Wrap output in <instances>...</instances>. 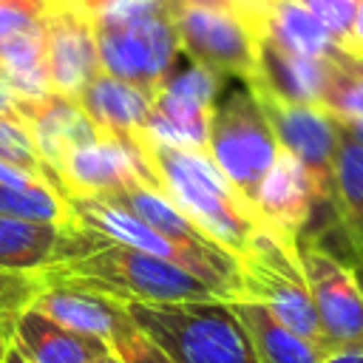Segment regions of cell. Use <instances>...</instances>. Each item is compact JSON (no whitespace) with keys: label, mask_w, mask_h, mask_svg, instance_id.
<instances>
[{"label":"cell","mask_w":363,"mask_h":363,"mask_svg":"<svg viewBox=\"0 0 363 363\" xmlns=\"http://www.w3.org/2000/svg\"><path fill=\"white\" fill-rule=\"evenodd\" d=\"M45 286L79 289L116 303H193L224 301L213 286L187 269L156 255L108 241L85 227H74L71 252L40 272Z\"/></svg>","instance_id":"cell-1"},{"label":"cell","mask_w":363,"mask_h":363,"mask_svg":"<svg viewBox=\"0 0 363 363\" xmlns=\"http://www.w3.org/2000/svg\"><path fill=\"white\" fill-rule=\"evenodd\" d=\"M159 190L221 250L241 258L261 227V216L233 190L207 150H173L133 136Z\"/></svg>","instance_id":"cell-2"},{"label":"cell","mask_w":363,"mask_h":363,"mask_svg":"<svg viewBox=\"0 0 363 363\" xmlns=\"http://www.w3.org/2000/svg\"><path fill=\"white\" fill-rule=\"evenodd\" d=\"M133 326L176 363H258L250 335L227 301L125 303Z\"/></svg>","instance_id":"cell-3"},{"label":"cell","mask_w":363,"mask_h":363,"mask_svg":"<svg viewBox=\"0 0 363 363\" xmlns=\"http://www.w3.org/2000/svg\"><path fill=\"white\" fill-rule=\"evenodd\" d=\"M241 264V298L261 303L278 323L303 340L315 343L323 354H329V343L323 337L306 275L298 258V241L281 235L269 224L261 221L258 233L250 241V250L238 258Z\"/></svg>","instance_id":"cell-4"},{"label":"cell","mask_w":363,"mask_h":363,"mask_svg":"<svg viewBox=\"0 0 363 363\" xmlns=\"http://www.w3.org/2000/svg\"><path fill=\"white\" fill-rule=\"evenodd\" d=\"M68 207H71L74 224H79V227H85V230L108 238V241H116L122 247L156 255L162 261H170L182 269H187L190 275H196L207 286H213L224 301L241 298V264L233 252H227L221 247H210V244L173 241V238L156 233L153 227H147L145 221H139L136 216H130L128 210H122L105 199L71 196Z\"/></svg>","instance_id":"cell-5"},{"label":"cell","mask_w":363,"mask_h":363,"mask_svg":"<svg viewBox=\"0 0 363 363\" xmlns=\"http://www.w3.org/2000/svg\"><path fill=\"white\" fill-rule=\"evenodd\" d=\"M278 139L252 88L238 79L221 99H216L207 153L233 184V190L255 210V196L278 156ZM258 213V210H255Z\"/></svg>","instance_id":"cell-6"},{"label":"cell","mask_w":363,"mask_h":363,"mask_svg":"<svg viewBox=\"0 0 363 363\" xmlns=\"http://www.w3.org/2000/svg\"><path fill=\"white\" fill-rule=\"evenodd\" d=\"M170 23L184 57L213 68L221 77L250 82L258 74V34L235 11L201 9L179 3L170 11Z\"/></svg>","instance_id":"cell-7"},{"label":"cell","mask_w":363,"mask_h":363,"mask_svg":"<svg viewBox=\"0 0 363 363\" xmlns=\"http://www.w3.org/2000/svg\"><path fill=\"white\" fill-rule=\"evenodd\" d=\"M99 68L116 79L133 82L156 96L182 54L170 14L145 17L122 26H94Z\"/></svg>","instance_id":"cell-8"},{"label":"cell","mask_w":363,"mask_h":363,"mask_svg":"<svg viewBox=\"0 0 363 363\" xmlns=\"http://www.w3.org/2000/svg\"><path fill=\"white\" fill-rule=\"evenodd\" d=\"M298 258L306 275V286L323 329V337L332 349L360 346L363 343V292L349 269L320 238L301 235Z\"/></svg>","instance_id":"cell-9"},{"label":"cell","mask_w":363,"mask_h":363,"mask_svg":"<svg viewBox=\"0 0 363 363\" xmlns=\"http://www.w3.org/2000/svg\"><path fill=\"white\" fill-rule=\"evenodd\" d=\"M252 88V85H250ZM258 96L267 122L278 139V147L292 153L309 173L318 204L332 201V184H335V153H337V122L315 108V105H292L284 102L261 88H252Z\"/></svg>","instance_id":"cell-10"},{"label":"cell","mask_w":363,"mask_h":363,"mask_svg":"<svg viewBox=\"0 0 363 363\" xmlns=\"http://www.w3.org/2000/svg\"><path fill=\"white\" fill-rule=\"evenodd\" d=\"M60 182L68 199H111L113 193L133 184H147L159 190L136 139H119L108 133H99L96 142L71 150L60 167Z\"/></svg>","instance_id":"cell-11"},{"label":"cell","mask_w":363,"mask_h":363,"mask_svg":"<svg viewBox=\"0 0 363 363\" xmlns=\"http://www.w3.org/2000/svg\"><path fill=\"white\" fill-rule=\"evenodd\" d=\"M43 40L51 91L77 99L102 71L91 20L74 0H51L43 17Z\"/></svg>","instance_id":"cell-12"},{"label":"cell","mask_w":363,"mask_h":363,"mask_svg":"<svg viewBox=\"0 0 363 363\" xmlns=\"http://www.w3.org/2000/svg\"><path fill=\"white\" fill-rule=\"evenodd\" d=\"M315 204H318V193L306 167L292 153L278 150L255 196V210L261 221L278 230L281 235L298 241L312 218Z\"/></svg>","instance_id":"cell-13"},{"label":"cell","mask_w":363,"mask_h":363,"mask_svg":"<svg viewBox=\"0 0 363 363\" xmlns=\"http://www.w3.org/2000/svg\"><path fill=\"white\" fill-rule=\"evenodd\" d=\"M20 122L31 133L40 156L48 162V167L60 179V167L65 156L82 145H91L99 139L96 125L88 119L82 105L77 99L51 94L45 99L20 102Z\"/></svg>","instance_id":"cell-14"},{"label":"cell","mask_w":363,"mask_h":363,"mask_svg":"<svg viewBox=\"0 0 363 363\" xmlns=\"http://www.w3.org/2000/svg\"><path fill=\"white\" fill-rule=\"evenodd\" d=\"M34 309L60 323L62 329L99 340L108 349L133 329V320L128 309L111 298L94 295V292H79V289H62V286H45V292L34 301Z\"/></svg>","instance_id":"cell-15"},{"label":"cell","mask_w":363,"mask_h":363,"mask_svg":"<svg viewBox=\"0 0 363 363\" xmlns=\"http://www.w3.org/2000/svg\"><path fill=\"white\" fill-rule=\"evenodd\" d=\"M88 119L96 125L99 133L130 139L145 130L150 113H153V94L145 88L116 79L105 71H99L77 96Z\"/></svg>","instance_id":"cell-16"},{"label":"cell","mask_w":363,"mask_h":363,"mask_svg":"<svg viewBox=\"0 0 363 363\" xmlns=\"http://www.w3.org/2000/svg\"><path fill=\"white\" fill-rule=\"evenodd\" d=\"M329 77V60L298 57L267 37L258 40V74L247 82L292 105H320L323 85Z\"/></svg>","instance_id":"cell-17"},{"label":"cell","mask_w":363,"mask_h":363,"mask_svg":"<svg viewBox=\"0 0 363 363\" xmlns=\"http://www.w3.org/2000/svg\"><path fill=\"white\" fill-rule=\"evenodd\" d=\"M74 247V224H43L0 216V269L43 272Z\"/></svg>","instance_id":"cell-18"},{"label":"cell","mask_w":363,"mask_h":363,"mask_svg":"<svg viewBox=\"0 0 363 363\" xmlns=\"http://www.w3.org/2000/svg\"><path fill=\"white\" fill-rule=\"evenodd\" d=\"M14 343L28 357V363H94L111 352L99 340H88L62 329L34 306L17 318Z\"/></svg>","instance_id":"cell-19"},{"label":"cell","mask_w":363,"mask_h":363,"mask_svg":"<svg viewBox=\"0 0 363 363\" xmlns=\"http://www.w3.org/2000/svg\"><path fill=\"white\" fill-rule=\"evenodd\" d=\"M244 332L250 335V343L258 354V363H320L326 354L303 340L301 335L289 332L284 323H278L261 303L255 301H227Z\"/></svg>","instance_id":"cell-20"},{"label":"cell","mask_w":363,"mask_h":363,"mask_svg":"<svg viewBox=\"0 0 363 363\" xmlns=\"http://www.w3.org/2000/svg\"><path fill=\"white\" fill-rule=\"evenodd\" d=\"M261 37H267L269 43H275L289 54L312 57V60H329L340 51L301 0H275L264 11Z\"/></svg>","instance_id":"cell-21"},{"label":"cell","mask_w":363,"mask_h":363,"mask_svg":"<svg viewBox=\"0 0 363 363\" xmlns=\"http://www.w3.org/2000/svg\"><path fill=\"white\" fill-rule=\"evenodd\" d=\"M329 207L349 247H363V145L352 139L340 125Z\"/></svg>","instance_id":"cell-22"},{"label":"cell","mask_w":363,"mask_h":363,"mask_svg":"<svg viewBox=\"0 0 363 363\" xmlns=\"http://www.w3.org/2000/svg\"><path fill=\"white\" fill-rule=\"evenodd\" d=\"M122 210H128L130 216H136L139 221H145L147 227H153L156 233L173 238V241H182V244H210V247H218L213 244L162 190L156 187H147V184H133L128 190H119L113 193L111 199H105Z\"/></svg>","instance_id":"cell-23"},{"label":"cell","mask_w":363,"mask_h":363,"mask_svg":"<svg viewBox=\"0 0 363 363\" xmlns=\"http://www.w3.org/2000/svg\"><path fill=\"white\" fill-rule=\"evenodd\" d=\"M0 216L43 224H74L68 199L51 184L6 187L0 184Z\"/></svg>","instance_id":"cell-24"},{"label":"cell","mask_w":363,"mask_h":363,"mask_svg":"<svg viewBox=\"0 0 363 363\" xmlns=\"http://www.w3.org/2000/svg\"><path fill=\"white\" fill-rule=\"evenodd\" d=\"M318 108L326 111L337 125L363 122V77L352 68L343 51L329 57V77Z\"/></svg>","instance_id":"cell-25"},{"label":"cell","mask_w":363,"mask_h":363,"mask_svg":"<svg viewBox=\"0 0 363 363\" xmlns=\"http://www.w3.org/2000/svg\"><path fill=\"white\" fill-rule=\"evenodd\" d=\"M0 159H6V162H11V164H20V167H26V170H31V173H37V176H43L48 184H54V187L65 196L62 182H60L57 173L48 167V162L40 156V150H37V145H34V139H31V133L26 130L23 122L0 116ZM65 199H68V196H65Z\"/></svg>","instance_id":"cell-26"},{"label":"cell","mask_w":363,"mask_h":363,"mask_svg":"<svg viewBox=\"0 0 363 363\" xmlns=\"http://www.w3.org/2000/svg\"><path fill=\"white\" fill-rule=\"evenodd\" d=\"M45 292L40 272H9L0 269V335L11 337L17 318L34 306Z\"/></svg>","instance_id":"cell-27"},{"label":"cell","mask_w":363,"mask_h":363,"mask_svg":"<svg viewBox=\"0 0 363 363\" xmlns=\"http://www.w3.org/2000/svg\"><path fill=\"white\" fill-rule=\"evenodd\" d=\"M91 26H122L145 17L170 14L176 0H77Z\"/></svg>","instance_id":"cell-28"},{"label":"cell","mask_w":363,"mask_h":363,"mask_svg":"<svg viewBox=\"0 0 363 363\" xmlns=\"http://www.w3.org/2000/svg\"><path fill=\"white\" fill-rule=\"evenodd\" d=\"M51 0H0V48L43 26Z\"/></svg>","instance_id":"cell-29"},{"label":"cell","mask_w":363,"mask_h":363,"mask_svg":"<svg viewBox=\"0 0 363 363\" xmlns=\"http://www.w3.org/2000/svg\"><path fill=\"white\" fill-rule=\"evenodd\" d=\"M301 3L315 14V20L326 28V34L337 48L349 40L354 26V9H357L354 0H301Z\"/></svg>","instance_id":"cell-30"},{"label":"cell","mask_w":363,"mask_h":363,"mask_svg":"<svg viewBox=\"0 0 363 363\" xmlns=\"http://www.w3.org/2000/svg\"><path fill=\"white\" fill-rule=\"evenodd\" d=\"M111 352L122 360V363H176L162 346H156L147 335H142L136 326L130 332H125L113 346Z\"/></svg>","instance_id":"cell-31"},{"label":"cell","mask_w":363,"mask_h":363,"mask_svg":"<svg viewBox=\"0 0 363 363\" xmlns=\"http://www.w3.org/2000/svg\"><path fill=\"white\" fill-rule=\"evenodd\" d=\"M0 184H6V187H34V184H48V182H45L43 176H37V173L20 167V164H11V162L0 159ZM51 187H54V184H51ZM54 190H57V187H54Z\"/></svg>","instance_id":"cell-32"},{"label":"cell","mask_w":363,"mask_h":363,"mask_svg":"<svg viewBox=\"0 0 363 363\" xmlns=\"http://www.w3.org/2000/svg\"><path fill=\"white\" fill-rule=\"evenodd\" d=\"M363 48V0H357V9H354V26H352V34L349 40L340 45L343 54H357Z\"/></svg>","instance_id":"cell-33"},{"label":"cell","mask_w":363,"mask_h":363,"mask_svg":"<svg viewBox=\"0 0 363 363\" xmlns=\"http://www.w3.org/2000/svg\"><path fill=\"white\" fill-rule=\"evenodd\" d=\"M320 363H363V343L360 346H343L332 349Z\"/></svg>","instance_id":"cell-34"},{"label":"cell","mask_w":363,"mask_h":363,"mask_svg":"<svg viewBox=\"0 0 363 363\" xmlns=\"http://www.w3.org/2000/svg\"><path fill=\"white\" fill-rule=\"evenodd\" d=\"M20 102H23V99H17V96L0 82V116H6V119H17V122H20Z\"/></svg>","instance_id":"cell-35"},{"label":"cell","mask_w":363,"mask_h":363,"mask_svg":"<svg viewBox=\"0 0 363 363\" xmlns=\"http://www.w3.org/2000/svg\"><path fill=\"white\" fill-rule=\"evenodd\" d=\"M346 264H349V269H352V275H354V281H357V286L363 292V247H352Z\"/></svg>","instance_id":"cell-36"},{"label":"cell","mask_w":363,"mask_h":363,"mask_svg":"<svg viewBox=\"0 0 363 363\" xmlns=\"http://www.w3.org/2000/svg\"><path fill=\"white\" fill-rule=\"evenodd\" d=\"M0 363H28V357L20 352V346L14 343V335H11V340L6 343V349H3V357H0Z\"/></svg>","instance_id":"cell-37"},{"label":"cell","mask_w":363,"mask_h":363,"mask_svg":"<svg viewBox=\"0 0 363 363\" xmlns=\"http://www.w3.org/2000/svg\"><path fill=\"white\" fill-rule=\"evenodd\" d=\"M352 139H357L360 145H363V122H352V125H340Z\"/></svg>","instance_id":"cell-38"},{"label":"cell","mask_w":363,"mask_h":363,"mask_svg":"<svg viewBox=\"0 0 363 363\" xmlns=\"http://www.w3.org/2000/svg\"><path fill=\"white\" fill-rule=\"evenodd\" d=\"M346 57H349V54H346ZM349 62H352V68H354V71L363 77V60H357V57H349Z\"/></svg>","instance_id":"cell-39"},{"label":"cell","mask_w":363,"mask_h":363,"mask_svg":"<svg viewBox=\"0 0 363 363\" xmlns=\"http://www.w3.org/2000/svg\"><path fill=\"white\" fill-rule=\"evenodd\" d=\"M102 363H122V360H119V357H116V354H113V352H108V354H105V357H102Z\"/></svg>","instance_id":"cell-40"},{"label":"cell","mask_w":363,"mask_h":363,"mask_svg":"<svg viewBox=\"0 0 363 363\" xmlns=\"http://www.w3.org/2000/svg\"><path fill=\"white\" fill-rule=\"evenodd\" d=\"M349 57H357V60H363V48H360L357 54H349Z\"/></svg>","instance_id":"cell-41"},{"label":"cell","mask_w":363,"mask_h":363,"mask_svg":"<svg viewBox=\"0 0 363 363\" xmlns=\"http://www.w3.org/2000/svg\"><path fill=\"white\" fill-rule=\"evenodd\" d=\"M94 363H102V357H99V360H94Z\"/></svg>","instance_id":"cell-42"},{"label":"cell","mask_w":363,"mask_h":363,"mask_svg":"<svg viewBox=\"0 0 363 363\" xmlns=\"http://www.w3.org/2000/svg\"><path fill=\"white\" fill-rule=\"evenodd\" d=\"M354 3H357V0H354Z\"/></svg>","instance_id":"cell-43"},{"label":"cell","mask_w":363,"mask_h":363,"mask_svg":"<svg viewBox=\"0 0 363 363\" xmlns=\"http://www.w3.org/2000/svg\"><path fill=\"white\" fill-rule=\"evenodd\" d=\"M74 3H77V0H74Z\"/></svg>","instance_id":"cell-44"}]
</instances>
